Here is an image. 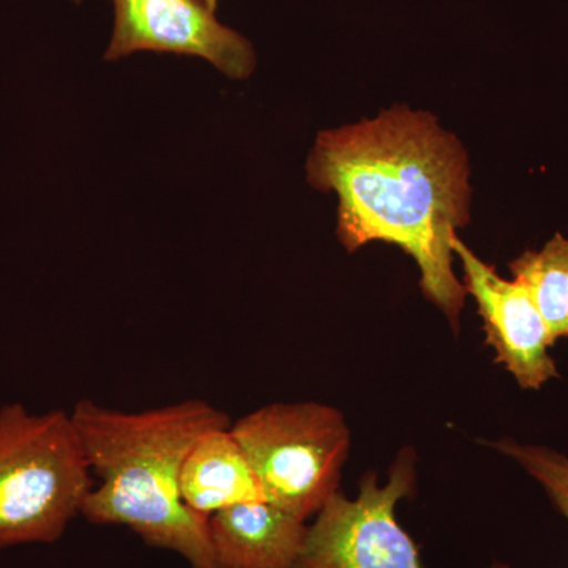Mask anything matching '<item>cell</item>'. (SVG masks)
I'll use <instances>...</instances> for the list:
<instances>
[{
  "instance_id": "6da1fadb",
  "label": "cell",
  "mask_w": 568,
  "mask_h": 568,
  "mask_svg": "<svg viewBox=\"0 0 568 568\" xmlns=\"http://www.w3.org/2000/svg\"><path fill=\"white\" fill-rule=\"evenodd\" d=\"M317 190L338 194L347 252L398 245L420 267V287L455 331L466 290L452 271L458 227L469 223L467 155L426 112L394 108L373 121L327 130L306 164Z\"/></svg>"
},
{
  "instance_id": "7a4b0ae2",
  "label": "cell",
  "mask_w": 568,
  "mask_h": 568,
  "mask_svg": "<svg viewBox=\"0 0 568 568\" xmlns=\"http://www.w3.org/2000/svg\"><path fill=\"white\" fill-rule=\"evenodd\" d=\"M93 485L81 515L93 525L125 526L151 547L178 552L192 568H219L207 519L183 503V459L204 433L231 426L230 416L204 399L140 413L82 399L71 410Z\"/></svg>"
},
{
  "instance_id": "3957f363",
  "label": "cell",
  "mask_w": 568,
  "mask_h": 568,
  "mask_svg": "<svg viewBox=\"0 0 568 568\" xmlns=\"http://www.w3.org/2000/svg\"><path fill=\"white\" fill-rule=\"evenodd\" d=\"M92 478L70 413L0 407V549L59 540Z\"/></svg>"
},
{
  "instance_id": "277c9868",
  "label": "cell",
  "mask_w": 568,
  "mask_h": 568,
  "mask_svg": "<svg viewBox=\"0 0 568 568\" xmlns=\"http://www.w3.org/2000/svg\"><path fill=\"white\" fill-rule=\"evenodd\" d=\"M264 499L304 519L338 493L351 435L345 417L321 403H274L231 424Z\"/></svg>"
},
{
  "instance_id": "5b68a950",
  "label": "cell",
  "mask_w": 568,
  "mask_h": 568,
  "mask_svg": "<svg viewBox=\"0 0 568 568\" xmlns=\"http://www.w3.org/2000/svg\"><path fill=\"white\" fill-rule=\"evenodd\" d=\"M414 466L416 455L405 452L384 487L375 474H366L357 499L335 493L308 526L295 568H424L416 544L395 515L396 504L413 493Z\"/></svg>"
},
{
  "instance_id": "8992f818",
  "label": "cell",
  "mask_w": 568,
  "mask_h": 568,
  "mask_svg": "<svg viewBox=\"0 0 568 568\" xmlns=\"http://www.w3.org/2000/svg\"><path fill=\"white\" fill-rule=\"evenodd\" d=\"M112 10L104 61L168 52L203 59L231 80H245L256 67L252 41L223 24L203 0H112Z\"/></svg>"
},
{
  "instance_id": "52a82bcc",
  "label": "cell",
  "mask_w": 568,
  "mask_h": 568,
  "mask_svg": "<svg viewBox=\"0 0 568 568\" xmlns=\"http://www.w3.org/2000/svg\"><path fill=\"white\" fill-rule=\"evenodd\" d=\"M465 271L466 293L476 298L484 317L487 345L523 388H540L558 377L555 361L548 354L555 339L541 320L532 297L517 280H504L496 268L478 260L459 239L452 244Z\"/></svg>"
},
{
  "instance_id": "ba28073f",
  "label": "cell",
  "mask_w": 568,
  "mask_h": 568,
  "mask_svg": "<svg viewBox=\"0 0 568 568\" xmlns=\"http://www.w3.org/2000/svg\"><path fill=\"white\" fill-rule=\"evenodd\" d=\"M207 529L219 568H295L308 526L267 500H256L212 515Z\"/></svg>"
},
{
  "instance_id": "9c48e42d",
  "label": "cell",
  "mask_w": 568,
  "mask_h": 568,
  "mask_svg": "<svg viewBox=\"0 0 568 568\" xmlns=\"http://www.w3.org/2000/svg\"><path fill=\"white\" fill-rule=\"evenodd\" d=\"M181 495L185 506L204 519L239 504L265 500L231 426L204 433L190 448L181 470Z\"/></svg>"
},
{
  "instance_id": "30bf717a",
  "label": "cell",
  "mask_w": 568,
  "mask_h": 568,
  "mask_svg": "<svg viewBox=\"0 0 568 568\" xmlns=\"http://www.w3.org/2000/svg\"><path fill=\"white\" fill-rule=\"evenodd\" d=\"M514 280L528 290L551 338H568V239L556 234L540 252L510 264Z\"/></svg>"
},
{
  "instance_id": "8fae6325",
  "label": "cell",
  "mask_w": 568,
  "mask_h": 568,
  "mask_svg": "<svg viewBox=\"0 0 568 568\" xmlns=\"http://www.w3.org/2000/svg\"><path fill=\"white\" fill-rule=\"evenodd\" d=\"M495 447L517 459L530 476L540 481L560 514L568 519V458L549 448L521 446L511 440H503Z\"/></svg>"
},
{
  "instance_id": "7c38bea8",
  "label": "cell",
  "mask_w": 568,
  "mask_h": 568,
  "mask_svg": "<svg viewBox=\"0 0 568 568\" xmlns=\"http://www.w3.org/2000/svg\"><path fill=\"white\" fill-rule=\"evenodd\" d=\"M203 2L209 7V9H212L213 11H215L216 6H219V0H203Z\"/></svg>"
},
{
  "instance_id": "4fadbf2b",
  "label": "cell",
  "mask_w": 568,
  "mask_h": 568,
  "mask_svg": "<svg viewBox=\"0 0 568 568\" xmlns=\"http://www.w3.org/2000/svg\"><path fill=\"white\" fill-rule=\"evenodd\" d=\"M73 2H82V0H73Z\"/></svg>"
}]
</instances>
